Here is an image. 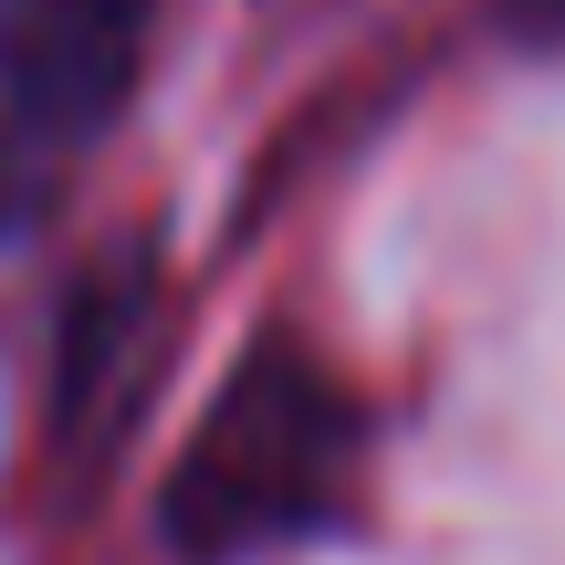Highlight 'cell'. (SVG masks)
<instances>
[{
  "instance_id": "1",
  "label": "cell",
  "mask_w": 565,
  "mask_h": 565,
  "mask_svg": "<svg viewBox=\"0 0 565 565\" xmlns=\"http://www.w3.org/2000/svg\"><path fill=\"white\" fill-rule=\"evenodd\" d=\"M366 429L345 377L294 335H252L158 492V545L179 565H263L345 524Z\"/></svg>"
},
{
  "instance_id": "2",
  "label": "cell",
  "mask_w": 565,
  "mask_h": 565,
  "mask_svg": "<svg viewBox=\"0 0 565 565\" xmlns=\"http://www.w3.org/2000/svg\"><path fill=\"white\" fill-rule=\"evenodd\" d=\"M158 335H168V282H158V252H105L63 282V315H53V366H42V440L53 461L74 471H105V450L126 440L147 398V366H158Z\"/></svg>"
},
{
  "instance_id": "3",
  "label": "cell",
  "mask_w": 565,
  "mask_h": 565,
  "mask_svg": "<svg viewBox=\"0 0 565 565\" xmlns=\"http://www.w3.org/2000/svg\"><path fill=\"white\" fill-rule=\"evenodd\" d=\"M158 0H0V126L21 147H84L137 105Z\"/></svg>"
},
{
  "instance_id": "4",
  "label": "cell",
  "mask_w": 565,
  "mask_h": 565,
  "mask_svg": "<svg viewBox=\"0 0 565 565\" xmlns=\"http://www.w3.org/2000/svg\"><path fill=\"white\" fill-rule=\"evenodd\" d=\"M503 42H524V53H565V0H503Z\"/></svg>"
},
{
  "instance_id": "5",
  "label": "cell",
  "mask_w": 565,
  "mask_h": 565,
  "mask_svg": "<svg viewBox=\"0 0 565 565\" xmlns=\"http://www.w3.org/2000/svg\"><path fill=\"white\" fill-rule=\"evenodd\" d=\"M21 210H32V158H21V137L0 126V242L21 231Z\"/></svg>"
}]
</instances>
